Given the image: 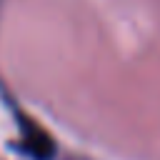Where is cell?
<instances>
[{"label":"cell","mask_w":160,"mask_h":160,"mask_svg":"<svg viewBox=\"0 0 160 160\" xmlns=\"http://www.w3.org/2000/svg\"><path fill=\"white\" fill-rule=\"evenodd\" d=\"M20 125H22V148H25V152L30 155V158H35V160H50L52 158V140L42 132V128H38L32 120H25V118H20Z\"/></svg>","instance_id":"obj_1"}]
</instances>
